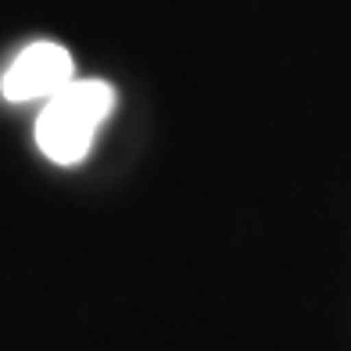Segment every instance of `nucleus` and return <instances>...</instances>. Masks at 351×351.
I'll list each match as a JSON object with an SVG mask.
<instances>
[{"mask_svg":"<svg viewBox=\"0 0 351 351\" xmlns=\"http://www.w3.org/2000/svg\"><path fill=\"white\" fill-rule=\"evenodd\" d=\"M75 79L72 54L61 43L40 40L29 43L25 51L11 61V69L4 72V90L8 101H51L54 93H61Z\"/></svg>","mask_w":351,"mask_h":351,"instance_id":"2","label":"nucleus"},{"mask_svg":"<svg viewBox=\"0 0 351 351\" xmlns=\"http://www.w3.org/2000/svg\"><path fill=\"white\" fill-rule=\"evenodd\" d=\"M115 104V90L101 79H72V83L54 93L43 104L36 119V143L40 151L58 165L83 162L97 125L108 119Z\"/></svg>","mask_w":351,"mask_h":351,"instance_id":"1","label":"nucleus"}]
</instances>
